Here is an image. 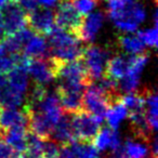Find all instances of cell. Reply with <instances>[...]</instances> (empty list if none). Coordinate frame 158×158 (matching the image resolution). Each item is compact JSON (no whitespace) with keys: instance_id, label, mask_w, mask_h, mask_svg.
I'll list each match as a JSON object with an SVG mask.
<instances>
[{"instance_id":"obj_1","label":"cell","mask_w":158,"mask_h":158,"mask_svg":"<svg viewBox=\"0 0 158 158\" xmlns=\"http://www.w3.org/2000/svg\"><path fill=\"white\" fill-rule=\"evenodd\" d=\"M49 49L52 56L62 62L75 61L81 57L82 50L81 41L73 33L54 26L48 34Z\"/></svg>"},{"instance_id":"obj_2","label":"cell","mask_w":158,"mask_h":158,"mask_svg":"<svg viewBox=\"0 0 158 158\" xmlns=\"http://www.w3.org/2000/svg\"><path fill=\"white\" fill-rule=\"evenodd\" d=\"M121 99V98H120ZM120 99H116L100 87L99 84H90L82 94L81 110L103 119L110 106Z\"/></svg>"},{"instance_id":"obj_3","label":"cell","mask_w":158,"mask_h":158,"mask_svg":"<svg viewBox=\"0 0 158 158\" xmlns=\"http://www.w3.org/2000/svg\"><path fill=\"white\" fill-rule=\"evenodd\" d=\"M110 19L113 21L116 28L126 33H132L138 29L146 19V10L143 3L133 0L127 7L118 11L108 12Z\"/></svg>"},{"instance_id":"obj_4","label":"cell","mask_w":158,"mask_h":158,"mask_svg":"<svg viewBox=\"0 0 158 158\" xmlns=\"http://www.w3.org/2000/svg\"><path fill=\"white\" fill-rule=\"evenodd\" d=\"M63 63L55 57H39L28 59L26 61V69L35 85L46 87L57 77L59 68Z\"/></svg>"},{"instance_id":"obj_5","label":"cell","mask_w":158,"mask_h":158,"mask_svg":"<svg viewBox=\"0 0 158 158\" xmlns=\"http://www.w3.org/2000/svg\"><path fill=\"white\" fill-rule=\"evenodd\" d=\"M110 56V51L102 47L91 44L82 50L80 59L86 67L91 84L100 80L105 75L106 65Z\"/></svg>"},{"instance_id":"obj_6","label":"cell","mask_w":158,"mask_h":158,"mask_svg":"<svg viewBox=\"0 0 158 158\" xmlns=\"http://www.w3.org/2000/svg\"><path fill=\"white\" fill-rule=\"evenodd\" d=\"M102 119L80 110L72 114V123L75 139L84 142H92L101 129Z\"/></svg>"},{"instance_id":"obj_7","label":"cell","mask_w":158,"mask_h":158,"mask_svg":"<svg viewBox=\"0 0 158 158\" xmlns=\"http://www.w3.org/2000/svg\"><path fill=\"white\" fill-rule=\"evenodd\" d=\"M148 62V54L142 53V54L131 55V64H130L129 70L127 74L119 79L118 82L119 91L125 93L135 92L140 86V78Z\"/></svg>"},{"instance_id":"obj_8","label":"cell","mask_w":158,"mask_h":158,"mask_svg":"<svg viewBox=\"0 0 158 158\" xmlns=\"http://www.w3.org/2000/svg\"><path fill=\"white\" fill-rule=\"evenodd\" d=\"M54 16L57 27L66 29L74 35L77 33L84 18L76 10L72 0H61Z\"/></svg>"},{"instance_id":"obj_9","label":"cell","mask_w":158,"mask_h":158,"mask_svg":"<svg viewBox=\"0 0 158 158\" xmlns=\"http://www.w3.org/2000/svg\"><path fill=\"white\" fill-rule=\"evenodd\" d=\"M2 25L6 35H12L20 29L26 27L27 25V13L19 7L13 0L2 8Z\"/></svg>"},{"instance_id":"obj_10","label":"cell","mask_w":158,"mask_h":158,"mask_svg":"<svg viewBox=\"0 0 158 158\" xmlns=\"http://www.w3.org/2000/svg\"><path fill=\"white\" fill-rule=\"evenodd\" d=\"M104 19L105 15L101 11L91 12L87 14V16L82 18L81 24L75 36L81 42H86V44L92 42L103 26Z\"/></svg>"},{"instance_id":"obj_11","label":"cell","mask_w":158,"mask_h":158,"mask_svg":"<svg viewBox=\"0 0 158 158\" xmlns=\"http://www.w3.org/2000/svg\"><path fill=\"white\" fill-rule=\"evenodd\" d=\"M55 24L54 12L49 8L35 9L27 14V25L33 31L40 35H48Z\"/></svg>"},{"instance_id":"obj_12","label":"cell","mask_w":158,"mask_h":158,"mask_svg":"<svg viewBox=\"0 0 158 158\" xmlns=\"http://www.w3.org/2000/svg\"><path fill=\"white\" fill-rule=\"evenodd\" d=\"M14 127L28 128V117L26 110L18 108H3L0 110V139L7 130Z\"/></svg>"},{"instance_id":"obj_13","label":"cell","mask_w":158,"mask_h":158,"mask_svg":"<svg viewBox=\"0 0 158 158\" xmlns=\"http://www.w3.org/2000/svg\"><path fill=\"white\" fill-rule=\"evenodd\" d=\"M50 138L59 143L61 146L68 145L75 141L74 129L72 123V114L64 112L57 123L54 125Z\"/></svg>"},{"instance_id":"obj_14","label":"cell","mask_w":158,"mask_h":158,"mask_svg":"<svg viewBox=\"0 0 158 158\" xmlns=\"http://www.w3.org/2000/svg\"><path fill=\"white\" fill-rule=\"evenodd\" d=\"M22 52L23 55L28 59H39L48 56L50 49L44 36L40 34H33V36L24 44Z\"/></svg>"},{"instance_id":"obj_15","label":"cell","mask_w":158,"mask_h":158,"mask_svg":"<svg viewBox=\"0 0 158 158\" xmlns=\"http://www.w3.org/2000/svg\"><path fill=\"white\" fill-rule=\"evenodd\" d=\"M27 133L28 128L14 127L7 130L1 135V140L5 141L14 152L22 154L27 148Z\"/></svg>"},{"instance_id":"obj_16","label":"cell","mask_w":158,"mask_h":158,"mask_svg":"<svg viewBox=\"0 0 158 158\" xmlns=\"http://www.w3.org/2000/svg\"><path fill=\"white\" fill-rule=\"evenodd\" d=\"M131 64V55L117 54L110 57L106 65L105 76H108L115 80L121 79L129 70Z\"/></svg>"},{"instance_id":"obj_17","label":"cell","mask_w":158,"mask_h":158,"mask_svg":"<svg viewBox=\"0 0 158 158\" xmlns=\"http://www.w3.org/2000/svg\"><path fill=\"white\" fill-rule=\"evenodd\" d=\"M93 145L98 151H106V149H115L120 145V138L117 130L112 128H102L95 138L93 139Z\"/></svg>"},{"instance_id":"obj_18","label":"cell","mask_w":158,"mask_h":158,"mask_svg":"<svg viewBox=\"0 0 158 158\" xmlns=\"http://www.w3.org/2000/svg\"><path fill=\"white\" fill-rule=\"evenodd\" d=\"M142 94L144 98V110L145 116L148 121L149 126L156 131L158 123V104H157V93L154 89L144 88L142 90Z\"/></svg>"},{"instance_id":"obj_19","label":"cell","mask_w":158,"mask_h":158,"mask_svg":"<svg viewBox=\"0 0 158 158\" xmlns=\"http://www.w3.org/2000/svg\"><path fill=\"white\" fill-rule=\"evenodd\" d=\"M117 46L130 55L145 53V44L135 35H121L117 37Z\"/></svg>"},{"instance_id":"obj_20","label":"cell","mask_w":158,"mask_h":158,"mask_svg":"<svg viewBox=\"0 0 158 158\" xmlns=\"http://www.w3.org/2000/svg\"><path fill=\"white\" fill-rule=\"evenodd\" d=\"M128 117V110L123 103L121 102V99L119 101H116L110 106L108 110L105 114V118L107 121L110 128L114 130H117L120 123Z\"/></svg>"},{"instance_id":"obj_21","label":"cell","mask_w":158,"mask_h":158,"mask_svg":"<svg viewBox=\"0 0 158 158\" xmlns=\"http://www.w3.org/2000/svg\"><path fill=\"white\" fill-rule=\"evenodd\" d=\"M23 54H18V53H12L6 48L2 44H0V73L6 74L12 70L16 65L22 62Z\"/></svg>"},{"instance_id":"obj_22","label":"cell","mask_w":158,"mask_h":158,"mask_svg":"<svg viewBox=\"0 0 158 158\" xmlns=\"http://www.w3.org/2000/svg\"><path fill=\"white\" fill-rule=\"evenodd\" d=\"M75 158H101L100 153L91 142L75 140L70 143Z\"/></svg>"},{"instance_id":"obj_23","label":"cell","mask_w":158,"mask_h":158,"mask_svg":"<svg viewBox=\"0 0 158 158\" xmlns=\"http://www.w3.org/2000/svg\"><path fill=\"white\" fill-rule=\"evenodd\" d=\"M60 151H61V145L51 138L42 140L40 152L44 158H56Z\"/></svg>"},{"instance_id":"obj_24","label":"cell","mask_w":158,"mask_h":158,"mask_svg":"<svg viewBox=\"0 0 158 158\" xmlns=\"http://www.w3.org/2000/svg\"><path fill=\"white\" fill-rule=\"evenodd\" d=\"M138 36L145 46H148L149 48H156L157 46V26L154 25L152 28H146L140 31L138 33Z\"/></svg>"},{"instance_id":"obj_25","label":"cell","mask_w":158,"mask_h":158,"mask_svg":"<svg viewBox=\"0 0 158 158\" xmlns=\"http://www.w3.org/2000/svg\"><path fill=\"white\" fill-rule=\"evenodd\" d=\"M72 1L76 10L81 15L91 13L99 3V0H72Z\"/></svg>"},{"instance_id":"obj_26","label":"cell","mask_w":158,"mask_h":158,"mask_svg":"<svg viewBox=\"0 0 158 158\" xmlns=\"http://www.w3.org/2000/svg\"><path fill=\"white\" fill-rule=\"evenodd\" d=\"M133 0H106L107 3V12L118 11L123 8L127 7L129 3H131Z\"/></svg>"},{"instance_id":"obj_27","label":"cell","mask_w":158,"mask_h":158,"mask_svg":"<svg viewBox=\"0 0 158 158\" xmlns=\"http://www.w3.org/2000/svg\"><path fill=\"white\" fill-rule=\"evenodd\" d=\"M13 1L19 7L22 8L27 14L31 13L35 9H37V6H38L36 0H13Z\"/></svg>"},{"instance_id":"obj_28","label":"cell","mask_w":158,"mask_h":158,"mask_svg":"<svg viewBox=\"0 0 158 158\" xmlns=\"http://www.w3.org/2000/svg\"><path fill=\"white\" fill-rule=\"evenodd\" d=\"M41 147H27L20 155V158H44L40 152Z\"/></svg>"},{"instance_id":"obj_29","label":"cell","mask_w":158,"mask_h":158,"mask_svg":"<svg viewBox=\"0 0 158 158\" xmlns=\"http://www.w3.org/2000/svg\"><path fill=\"white\" fill-rule=\"evenodd\" d=\"M12 155H14V151L0 139V158H10Z\"/></svg>"},{"instance_id":"obj_30","label":"cell","mask_w":158,"mask_h":158,"mask_svg":"<svg viewBox=\"0 0 158 158\" xmlns=\"http://www.w3.org/2000/svg\"><path fill=\"white\" fill-rule=\"evenodd\" d=\"M105 158H128V156H127V154H126L123 146L119 145V146L116 147L115 149H112V152L108 153Z\"/></svg>"},{"instance_id":"obj_31","label":"cell","mask_w":158,"mask_h":158,"mask_svg":"<svg viewBox=\"0 0 158 158\" xmlns=\"http://www.w3.org/2000/svg\"><path fill=\"white\" fill-rule=\"evenodd\" d=\"M56 158H75L73 149H72V147H70V144L61 146V151H60Z\"/></svg>"},{"instance_id":"obj_32","label":"cell","mask_w":158,"mask_h":158,"mask_svg":"<svg viewBox=\"0 0 158 158\" xmlns=\"http://www.w3.org/2000/svg\"><path fill=\"white\" fill-rule=\"evenodd\" d=\"M36 1L42 8H49V9H51V8L55 7L57 5V2H59L60 0H36Z\"/></svg>"},{"instance_id":"obj_33","label":"cell","mask_w":158,"mask_h":158,"mask_svg":"<svg viewBox=\"0 0 158 158\" xmlns=\"http://www.w3.org/2000/svg\"><path fill=\"white\" fill-rule=\"evenodd\" d=\"M8 86V79L2 73H0V91H2Z\"/></svg>"},{"instance_id":"obj_34","label":"cell","mask_w":158,"mask_h":158,"mask_svg":"<svg viewBox=\"0 0 158 158\" xmlns=\"http://www.w3.org/2000/svg\"><path fill=\"white\" fill-rule=\"evenodd\" d=\"M5 29H3V25H2V14L0 11V40H2L5 38Z\"/></svg>"},{"instance_id":"obj_35","label":"cell","mask_w":158,"mask_h":158,"mask_svg":"<svg viewBox=\"0 0 158 158\" xmlns=\"http://www.w3.org/2000/svg\"><path fill=\"white\" fill-rule=\"evenodd\" d=\"M10 0H0V9H2L8 2H9Z\"/></svg>"},{"instance_id":"obj_36","label":"cell","mask_w":158,"mask_h":158,"mask_svg":"<svg viewBox=\"0 0 158 158\" xmlns=\"http://www.w3.org/2000/svg\"><path fill=\"white\" fill-rule=\"evenodd\" d=\"M10 158H20V155H12Z\"/></svg>"}]
</instances>
